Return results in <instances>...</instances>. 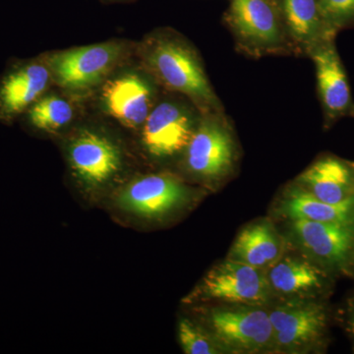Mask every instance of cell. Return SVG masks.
Listing matches in <instances>:
<instances>
[{
    "label": "cell",
    "mask_w": 354,
    "mask_h": 354,
    "mask_svg": "<svg viewBox=\"0 0 354 354\" xmlns=\"http://www.w3.org/2000/svg\"><path fill=\"white\" fill-rule=\"evenodd\" d=\"M201 113L187 99L158 102L141 127V140L150 157L169 160L183 156Z\"/></svg>",
    "instance_id": "7"
},
{
    "label": "cell",
    "mask_w": 354,
    "mask_h": 354,
    "mask_svg": "<svg viewBox=\"0 0 354 354\" xmlns=\"http://www.w3.org/2000/svg\"><path fill=\"white\" fill-rule=\"evenodd\" d=\"M348 328L351 334L354 337V305L353 308L349 311V315L348 318Z\"/></svg>",
    "instance_id": "23"
},
{
    "label": "cell",
    "mask_w": 354,
    "mask_h": 354,
    "mask_svg": "<svg viewBox=\"0 0 354 354\" xmlns=\"http://www.w3.org/2000/svg\"><path fill=\"white\" fill-rule=\"evenodd\" d=\"M274 209L279 216L286 220L304 218L321 223L354 225V196L337 204L324 202L295 181L283 189Z\"/></svg>",
    "instance_id": "19"
},
{
    "label": "cell",
    "mask_w": 354,
    "mask_h": 354,
    "mask_svg": "<svg viewBox=\"0 0 354 354\" xmlns=\"http://www.w3.org/2000/svg\"><path fill=\"white\" fill-rule=\"evenodd\" d=\"M241 149L225 111L202 113L183 155L185 171L209 190L227 183L239 165Z\"/></svg>",
    "instance_id": "2"
},
{
    "label": "cell",
    "mask_w": 354,
    "mask_h": 354,
    "mask_svg": "<svg viewBox=\"0 0 354 354\" xmlns=\"http://www.w3.org/2000/svg\"><path fill=\"white\" fill-rule=\"evenodd\" d=\"M197 194L176 174L162 171L140 176L128 184L120 193V203L135 215L160 218L183 209Z\"/></svg>",
    "instance_id": "9"
},
{
    "label": "cell",
    "mask_w": 354,
    "mask_h": 354,
    "mask_svg": "<svg viewBox=\"0 0 354 354\" xmlns=\"http://www.w3.org/2000/svg\"><path fill=\"white\" fill-rule=\"evenodd\" d=\"M204 311V327L225 353H274L268 307L216 304Z\"/></svg>",
    "instance_id": "4"
},
{
    "label": "cell",
    "mask_w": 354,
    "mask_h": 354,
    "mask_svg": "<svg viewBox=\"0 0 354 354\" xmlns=\"http://www.w3.org/2000/svg\"><path fill=\"white\" fill-rule=\"evenodd\" d=\"M268 310L274 332V353H307L325 335L327 311L314 298L281 300Z\"/></svg>",
    "instance_id": "8"
},
{
    "label": "cell",
    "mask_w": 354,
    "mask_h": 354,
    "mask_svg": "<svg viewBox=\"0 0 354 354\" xmlns=\"http://www.w3.org/2000/svg\"><path fill=\"white\" fill-rule=\"evenodd\" d=\"M295 183L324 202H344L354 196V164L324 156L301 172Z\"/></svg>",
    "instance_id": "16"
},
{
    "label": "cell",
    "mask_w": 354,
    "mask_h": 354,
    "mask_svg": "<svg viewBox=\"0 0 354 354\" xmlns=\"http://www.w3.org/2000/svg\"><path fill=\"white\" fill-rule=\"evenodd\" d=\"M102 106L109 115L128 128L142 127L157 104L153 83L137 73L122 74L104 84Z\"/></svg>",
    "instance_id": "12"
},
{
    "label": "cell",
    "mask_w": 354,
    "mask_h": 354,
    "mask_svg": "<svg viewBox=\"0 0 354 354\" xmlns=\"http://www.w3.org/2000/svg\"><path fill=\"white\" fill-rule=\"evenodd\" d=\"M144 68L158 85L185 97L201 113L223 111L196 48L174 30L158 29L139 48Z\"/></svg>",
    "instance_id": "1"
},
{
    "label": "cell",
    "mask_w": 354,
    "mask_h": 354,
    "mask_svg": "<svg viewBox=\"0 0 354 354\" xmlns=\"http://www.w3.org/2000/svg\"><path fill=\"white\" fill-rule=\"evenodd\" d=\"M286 248L285 239L274 223L262 218L242 228L227 258L266 271L286 253Z\"/></svg>",
    "instance_id": "17"
},
{
    "label": "cell",
    "mask_w": 354,
    "mask_h": 354,
    "mask_svg": "<svg viewBox=\"0 0 354 354\" xmlns=\"http://www.w3.org/2000/svg\"><path fill=\"white\" fill-rule=\"evenodd\" d=\"M353 259L354 260V253H353Z\"/></svg>",
    "instance_id": "26"
},
{
    "label": "cell",
    "mask_w": 354,
    "mask_h": 354,
    "mask_svg": "<svg viewBox=\"0 0 354 354\" xmlns=\"http://www.w3.org/2000/svg\"><path fill=\"white\" fill-rule=\"evenodd\" d=\"M272 300L264 270L227 258L211 268L185 302L268 307Z\"/></svg>",
    "instance_id": "5"
},
{
    "label": "cell",
    "mask_w": 354,
    "mask_h": 354,
    "mask_svg": "<svg viewBox=\"0 0 354 354\" xmlns=\"http://www.w3.org/2000/svg\"><path fill=\"white\" fill-rule=\"evenodd\" d=\"M178 339L186 354H223L225 351L209 334L208 330L189 319L183 318L178 323Z\"/></svg>",
    "instance_id": "21"
},
{
    "label": "cell",
    "mask_w": 354,
    "mask_h": 354,
    "mask_svg": "<svg viewBox=\"0 0 354 354\" xmlns=\"http://www.w3.org/2000/svg\"><path fill=\"white\" fill-rule=\"evenodd\" d=\"M68 153L74 174L87 185L108 183L120 169L121 157L118 147L95 132L79 134L70 144Z\"/></svg>",
    "instance_id": "13"
},
{
    "label": "cell",
    "mask_w": 354,
    "mask_h": 354,
    "mask_svg": "<svg viewBox=\"0 0 354 354\" xmlns=\"http://www.w3.org/2000/svg\"><path fill=\"white\" fill-rule=\"evenodd\" d=\"M351 116H353V118H354V109H353V113H351Z\"/></svg>",
    "instance_id": "25"
},
{
    "label": "cell",
    "mask_w": 354,
    "mask_h": 354,
    "mask_svg": "<svg viewBox=\"0 0 354 354\" xmlns=\"http://www.w3.org/2000/svg\"><path fill=\"white\" fill-rule=\"evenodd\" d=\"M53 73L48 59L14 70L0 86V113L12 118L32 106L50 87Z\"/></svg>",
    "instance_id": "18"
},
{
    "label": "cell",
    "mask_w": 354,
    "mask_h": 354,
    "mask_svg": "<svg viewBox=\"0 0 354 354\" xmlns=\"http://www.w3.org/2000/svg\"><path fill=\"white\" fill-rule=\"evenodd\" d=\"M319 3L335 32L354 27V0H319Z\"/></svg>",
    "instance_id": "22"
},
{
    "label": "cell",
    "mask_w": 354,
    "mask_h": 354,
    "mask_svg": "<svg viewBox=\"0 0 354 354\" xmlns=\"http://www.w3.org/2000/svg\"><path fill=\"white\" fill-rule=\"evenodd\" d=\"M315 66L317 90L322 104L325 127H330L354 109L348 76L334 41H327L310 51Z\"/></svg>",
    "instance_id": "11"
},
{
    "label": "cell",
    "mask_w": 354,
    "mask_h": 354,
    "mask_svg": "<svg viewBox=\"0 0 354 354\" xmlns=\"http://www.w3.org/2000/svg\"><path fill=\"white\" fill-rule=\"evenodd\" d=\"M127 50L124 41H109L57 51L46 59L57 85L69 92L82 93L106 80Z\"/></svg>",
    "instance_id": "6"
},
{
    "label": "cell",
    "mask_w": 354,
    "mask_h": 354,
    "mask_svg": "<svg viewBox=\"0 0 354 354\" xmlns=\"http://www.w3.org/2000/svg\"><path fill=\"white\" fill-rule=\"evenodd\" d=\"M293 242L318 265L342 269L353 260L354 225L288 220Z\"/></svg>",
    "instance_id": "10"
},
{
    "label": "cell",
    "mask_w": 354,
    "mask_h": 354,
    "mask_svg": "<svg viewBox=\"0 0 354 354\" xmlns=\"http://www.w3.org/2000/svg\"><path fill=\"white\" fill-rule=\"evenodd\" d=\"M236 48L247 57L297 55L281 0H230L223 17Z\"/></svg>",
    "instance_id": "3"
},
{
    "label": "cell",
    "mask_w": 354,
    "mask_h": 354,
    "mask_svg": "<svg viewBox=\"0 0 354 354\" xmlns=\"http://www.w3.org/2000/svg\"><path fill=\"white\" fill-rule=\"evenodd\" d=\"M272 297L281 300L314 298L325 285V274L320 265L308 256L283 254L266 270Z\"/></svg>",
    "instance_id": "14"
},
{
    "label": "cell",
    "mask_w": 354,
    "mask_h": 354,
    "mask_svg": "<svg viewBox=\"0 0 354 354\" xmlns=\"http://www.w3.org/2000/svg\"><path fill=\"white\" fill-rule=\"evenodd\" d=\"M281 10L297 57L327 41H334L337 32L326 20L319 0H281Z\"/></svg>",
    "instance_id": "15"
},
{
    "label": "cell",
    "mask_w": 354,
    "mask_h": 354,
    "mask_svg": "<svg viewBox=\"0 0 354 354\" xmlns=\"http://www.w3.org/2000/svg\"><path fill=\"white\" fill-rule=\"evenodd\" d=\"M73 116L71 104L55 95L39 97L29 109L32 127L46 132H55L66 127Z\"/></svg>",
    "instance_id": "20"
},
{
    "label": "cell",
    "mask_w": 354,
    "mask_h": 354,
    "mask_svg": "<svg viewBox=\"0 0 354 354\" xmlns=\"http://www.w3.org/2000/svg\"><path fill=\"white\" fill-rule=\"evenodd\" d=\"M109 2H120V1H129V0H106Z\"/></svg>",
    "instance_id": "24"
}]
</instances>
